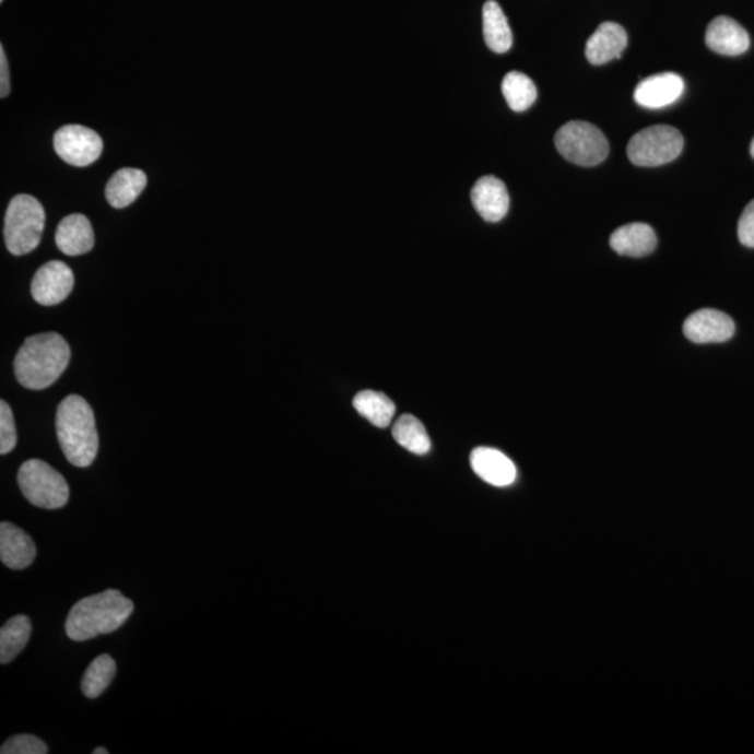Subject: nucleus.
<instances>
[{
	"label": "nucleus",
	"mask_w": 754,
	"mask_h": 754,
	"mask_svg": "<svg viewBox=\"0 0 754 754\" xmlns=\"http://www.w3.org/2000/svg\"><path fill=\"white\" fill-rule=\"evenodd\" d=\"M45 226V211L39 201L30 195H19L9 203L4 215V243L10 254L23 256L33 251L39 243Z\"/></svg>",
	"instance_id": "nucleus-4"
},
{
	"label": "nucleus",
	"mask_w": 754,
	"mask_h": 754,
	"mask_svg": "<svg viewBox=\"0 0 754 754\" xmlns=\"http://www.w3.org/2000/svg\"><path fill=\"white\" fill-rule=\"evenodd\" d=\"M10 93V75L7 52L0 47V97L7 98Z\"/></svg>",
	"instance_id": "nucleus-29"
},
{
	"label": "nucleus",
	"mask_w": 754,
	"mask_h": 754,
	"mask_svg": "<svg viewBox=\"0 0 754 754\" xmlns=\"http://www.w3.org/2000/svg\"><path fill=\"white\" fill-rule=\"evenodd\" d=\"M70 355L67 340L58 333L28 337L14 358V375L25 389H48L68 368Z\"/></svg>",
	"instance_id": "nucleus-1"
},
{
	"label": "nucleus",
	"mask_w": 754,
	"mask_h": 754,
	"mask_svg": "<svg viewBox=\"0 0 754 754\" xmlns=\"http://www.w3.org/2000/svg\"><path fill=\"white\" fill-rule=\"evenodd\" d=\"M739 240L747 248H754V200L743 210L738 224Z\"/></svg>",
	"instance_id": "nucleus-28"
},
{
	"label": "nucleus",
	"mask_w": 754,
	"mask_h": 754,
	"mask_svg": "<svg viewBox=\"0 0 754 754\" xmlns=\"http://www.w3.org/2000/svg\"><path fill=\"white\" fill-rule=\"evenodd\" d=\"M482 22L487 48L496 54L507 52L513 45V34L500 4L495 0H487L482 10Z\"/></svg>",
	"instance_id": "nucleus-20"
},
{
	"label": "nucleus",
	"mask_w": 754,
	"mask_h": 754,
	"mask_svg": "<svg viewBox=\"0 0 754 754\" xmlns=\"http://www.w3.org/2000/svg\"><path fill=\"white\" fill-rule=\"evenodd\" d=\"M355 410L360 412L364 419L368 420L370 424L377 427H387L396 414L394 402L389 397L377 393V391L365 390L361 391L355 397Z\"/></svg>",
	"instance_id": "nucleus-22"
},
{
	"label": "nucleus",
	"mask_w": 754,
	"mask_h": 754,
	"mask_svg": "<svg viewBox=\"0 0 754 754\" xmlns=\"http://www.w3.org/2000/svg\"><path fill=\"white\" fill-rule=\"evenodd\" d=\"M93 753L94 754H108V751H107V749H104V747H97V749H94Z\"/></svg>",
	"instance_id": "nucleus-30"
},
{
	"label": "nucleus",
	"mask_w": 754,
	"mask_h": 754,
	"mask_svg": "<svg viewBox=\"0 0 754 754\" xmlns=\"http://www.w3.org/2000/svg\"><path fill=\"white\" fill-rule=\"evenodd\" d=\"M117 673V663L108 653H103L90 663L82 682V691L85 697L97 698L110 685Z\"/></svg>",
	"instance_id": "nucleus-25"
},
{
	"label": "nucleus",
	"mask_w": 754,
	"mask_h": 754,
	"mask_svg": "<svg viewBox=\"0 0 754 754\" xmlns=\"http://www.w3.org/2000/svg\"><path fill=\"white\" fill-rule=\"evenodd\" d=\"M55 240L64 255L89 254L95 243L92 223L83 214L68 215L67 219L60 221Z\"/></svg>",
	"instance_id": "nucleus-17"
},
{
	"label": "nucleus",
	"mask_w": 754,
	"mask_h": 754,
	"mask_svg": "<svg viewBox=\"0 0 754 754\" xmlns=\"http://www.w3.org/2000/svg\"><path fill=\"white\" fill-rule=\"evenodd\" d=\"M683 333L695 344L726 343L735 334V323L723 311L700 309L688 316Z\"/></svg>",
	"instance_id": "nucleus-10"
},
{
	"label": "nucleus",
	"mask_w": 754,
	"mask_h": 754,
	"mask_svg": "<svg viewBox=\"0 0 754 754\" xmlns=\"http://www.w3.org/2000/svg\"><path fill=\"white\" fill-rule=\"evenodd\" d=\"M610 244L617 255L643 258L657 248V235L650 225L633 223L617 228L611 235Z\"/></svg>",
	"instance_id": "nucleus-18"
},
{
	"label": "nucleus",
	"mask_w": 754,
	"mask_h": 754,
	"mask_svg": "<svg viewBox=\"0 0 754 754\" xmlns=\"http://www.w3.org/2000/svg\"><path fill=\"white\" fill-rule=\"evenodd\" d=\"M37 556L32 537L12 522L0 525V559L9 569L23 570L32 565Z\"/></svg>",
	"instance_id": "nucleus-14"
},
{
	"label": "nucleus",
	"mask_w": 754,
	"mask_h": 754,
	"mask_svg": "<svg viewBox=\"0 0 754 754\" xmlns=\"http://www.w3.org/2000/svg\"><path fill=\"white\" fill-rule=\"evenodd\" d=\"M32 636V621L27 616L17 615L4 623L0 631V662L9 663L27 646Z\"/></svg>",
	"instance_id": "nucleus-21"
},
{
	"label": "nucleus",
	"mask_w": 754,
	"mask_h": 754,
	"mask_svg": "<svg viewBox=\"0 0 754 754\" xmlns=\"http://www.w3.org/2000/svg\"><path fill=\"white\" fill-rule=\"evenodd\" d=\"M74 286L72 269L62 261L45 263L32 281V295L44 306H55L68 298Z\"/></svg>",
	"instance_id": "nucleus-9"
},
{
	"label": "nucleus",
	"mask_w": 754,
	"mask_h": 754,
	"mask_svg": "<svg viewBox=\"0 0 754 754\" xmlns=\"http://www.w3.org/2000/svg\"><path fill=\"white\" fill-rule=\"evenodd\" d=\"M133 610V602L122 592L105 590L75 603L69 612L64 631L73 641L92 640L118 631Z\"/></svg>",
	"instance_id": "nucleus-2"
},
{
	"label": "nucleus",
	"mask_w": 754,
	"mask_h": 754,
	"mask_svg": "<svg viewBox=\"0 0 754 754\" xmlns=\"http://www.w3.org/2000/svg\"><path fill=\"white\" fill-rule=\"evenodd\" d=\"M502 93L515 113H525L537 101V87L528 75L510 72L502 82Z\"/></svg>",
	"instance_id": "nucleus-23"
},
{
	"label": "nucleus",
	"mask_w": 754,
	"mask_h": 754,
	"mask_svg": "<svg viewBox=\"0 0 754 754\" xmlns=\"http://www.w3.org/2000/svg\"><path fill=\"white\" fill-rule=\"evenodd\" d=\"M57 435L70 464L85 469L98 455V434L92 407L80 396H68L58 407Z\"/></svg>",
	"instance_id": "nucleus-3"
},
{
	"label": "nucleus",
	"mask_w": 754,
	"mask_h": 754,
	"mask_svg": "<svg viewBox=\"0 0 754 754\" xmlns=\"http://www.w3.org/2000/svg\"><path fill=\"white\" fill-rule=\"evenodd\" d=\"M2 2H3V0H2Z\"/></svg>",
	"instance_id": "nucleus-32"
},
{
	"label": "nucleus",
	"mask_w": 754,
	"mask_h": 754,
	"mask_svg": "<svg viewBox=\"0 0 754 754\" xmlns=\"http://www.w3.org/2000/svg\"><path fill=\"white\" fill-rule=\"evenodd\" d=\"M17 445V431L12 409L7 401H0V455L4 456Z\"/></svg>",
	"instance_id": "nucleus-26"
},
{
	"label": "nucleus",
	"mask_w": 754,
	"mask_h": 754,
	"mask_svg": "<svg viewBox=\"0 0 754 754\" xmlns=\"http://www.w3.org/2000/svg\"><path fill=\"white\" fill-rule=\"evenodd\" d=\"M627 47L625 28L617 23H602L597 32L588 38L586 57L592 64H605L613 59H621Z\"/></svg>",
	"instance_id": "nucleus-16"
},
{
	"label": "nucleus",
	"mask_w": 754,
	"mask_h": 754,
	"mask_svg": "<svg viewBox=\"0 0 754 754\" xmlns=\"http://www.w3.org/2000/svg\"><path fill=\"white\" fill-rule=\"evenodd\" d=\"M148 185V176L143 170L136 168L119 169L109 179L105 195L110 205L115 209H125L132 204Z\"/></svg>",
	"instance_id": "nucleus-19"
},
{
	"label": "nucleus",
	"mask_w": 754,
	"mask_h": 754,
	"mask_svg": "<svg viewBox=\"0 0 754 754\" xmlns=\"http://www.w3.org/2000/svg\"><path fill=\"white\" fill-rule=\"evenodd\" d=\"M751 154H752V157L754 158V139H753V142L751 144Z\"/></svg>",
	"instance_id": "nucleus-31"
},
{
	"label": "nucleus",
	"mask_w": 754,
	"mask_h": 754,
	"mask_svg": "<svg viewBox=\"0 0 754 754\" xmlns=\"http://www.w3.org/2000/svg\"><path fill=\"white\" fill-rule=\"evenodd\" d=\"M707 47L726 57H738L751 47V37L745 28L728 16L714 19L706 32Z\"/></svg>",
	"instance_id": "nucleus-13"
},
{
	"label": "nucleus",
	"mask_w": 754,
	"mask_h": 754,
	"mask_svg": "<svg viewBox=\"0 0 754 754\" xmlns=\"http://www.w3.org/2000/svg\"><path fill=\"white\" fill-rule=\"evenodd\" d=\"M2 754H45L48 753V746L42 739L33 735H16L3 743L0 749Z\"/></svg>",
	"instance_id": "nucleus-27"
},
{
	"label": "nucleus",
	"mask_w": 754,
	"mask_h": 754,
	"mask_svg": "<svg viewBox=\"0 0 754 754\" xmlns=\"http://www.w3.org/2000/svg\"><path fill=\"white\" fill-rule=\"evenodd\" d=\"M683 136L672 126L658 125L640 130L627 144V157L637 167H660L681 155Z\"/></svg>",
	"instance_id": "nucleus-7"
},
{
	"label": "nucleus",
	"mask_w": 754,
	"mask_h": 754,
	"mask_svg": "<svg viewBox=\"0 0 754 754\" xmlns=\"http://www.w3.org/2000/svg\"><path fill=\"white\" fill-rule=\"evenodd\" d=\"M393 436L397 444L414 455L424 456L431 450V439L425 426L415 416L402 415L396 422Z\"/></svg>",
	"instance_id": "nucleus-24"
},
{
	"label": "nucleus",
	"mask_w": 754,
	"mask_h": 754,
	"mask_svg": "<svg viewBox=\"0 0 754 754\" xmlns=\"http://www.w3.org/2000/svg\"><path fill=\"white\" fill-rule=\"evenodd\" d=\"M471 201L487 223H497L505 219L510 208V196L506 185L491 175L478 180L471 190Z\"/></svg>",
	"instance_id": "nucleus-12"
},
{
	"label": "nucleus",
	"mask_w": 754,
	"mask_h": 754,
	"mask_svg": "<svg viewBox=\"0 0 754 754\" xmlns=\"http://www.w3.org/2000/svg\"><path fill=\"white\" fill-rule=\"evenodd\" d=\"M685 90V82L676 73L653 74L638 83L635 99L641 107L660 109L676 103Z\"/></svg>",
	"instance_id": "nucleus-11"
},
{
	"label": "nucleus",
	"mask_w": 754,
	"mask_h": 754,
	"mask_svg": "<svg viewBox=\"0 0 754 754\" xmlns=\"http://www.w3.org/2000/svg\"><path fill=\"white\" fill-rule=\"evenodd\" d=\"M17 482L25 499L42 509H60L69 500L67 480L43 460L25 461L20 467Z\"/></svg>",
	"instance_id": "nucleus-5"
},
{
	"label": "nucleus",
	"mask_w": 754,
	"mask_h": 754,
	"mask_svg": "<svg viewBox=\"0 0 754 754\" xmlns=\"http://www.w3.org/2000/svg\"><path fill=\"white\" fill-rule=\"evenodd\" d=\"M475 474L494 486H509L516 481V466L509 457L491 447H478L470 457Z\"/></svg>",
	"instance_id": "nucleus-15"
},
{
	"label": "nucleus",
	"mask_w": 754,
	"mask_h": 754,
	"mask_svg": "<svg viewBox=\"0 0 754 754\" xmlns=\"http://www.w3.org/2000/svg\"><path fill=\"white\" fill-rule=\"evenodd\" d=\"M54 148L60 158L74 167H87L103 153V139L93 129L68 125L54 136Z\"/></svg>",
	"instance_id": "nucleus-8"
},
{
	"label": "nucleus",
	"mask_w": 754,
	"mask_h": 754,
	"mask_svg": "<svg viewBox=\"0 0 754 754\" xmlns=\"http://www.w3.org/2000/svg\"><path fill=\"white\" fill-rule=\"evenodd\" d=\"M555 145L563 158L580 167H596L610 153L605 134L597 126L582 120L563 125L555 134Z\"/></svg>",
	"instance_id": "nucleus-6"
}]
</instances>
